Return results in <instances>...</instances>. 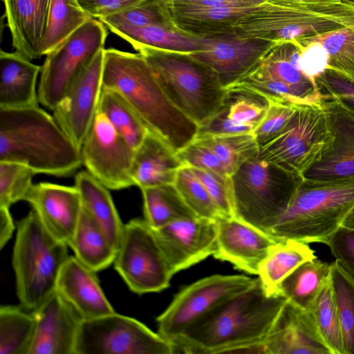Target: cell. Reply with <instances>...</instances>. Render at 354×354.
Returning a JSON list of instances; mask_svg holds the SVG:
<instances>
[{"mask_svg":"<svg viewBox=\"0 0 354 354\" xmlns=\"http://www.w3.org/2000/svg\"><path fill=\"white\" fill-rule=\"evenodd\" d=\"M286 301L279 293L269 294L256 278L178 339L176 353H261L260 344Z\"/></svg>","mask_w":354,"mask_h":354,"instance_id":"cell-1","label":"cell"},{"mask_svg":"<svg viewBox=\"0 0 354 354\" xmlns=\"http://www.w3.org/2000/svg\"><path fill=\"white\" fill-rule=\"evenodd\" d=\"M102 87L119 92L149 131L176 152L195 139L198 125L171 102L140 53L104 48Z\"/></svg>","mask_w":354,"mask_h":354,"instance_id":"cell-2","label":"cell"},{"mask_svg":"<svg viewBox=\"0 0 354 354\" xmlns=\"http://www.w3.org/2000/svg\"><path fill=\"white\" fill-rule=\"evenodd\" d=\"M0 161L58 177L74 174L82 165L80 149L53 115L39 106L0 108Z\"/></svg>","mask_w":354,"mask_h":354,"instance_id":"cell-3","label":"cell"},{"mask_svg":"<svg viewBox=\"0 0 354 354\" xmlns=\"http://www.w3.org/2000/svg\"><path fill=\"white\" fill-rule=\"evenodd\" d=\"M136 50L149 64L171 102L198 127L221 109L226 88L213 70L189 53L144 46Z\"/></svg>","mask_w":354,"mask_h":354,"instance_id":"cell-4","label":"cell"},{"mask_svg":"<svg viewBox=\"0 0 354 354\" xmlns=\"http://www.w3.org/2000/svg\"><path fill=\"white\" fill-rule=\"evenodd\" d=\"M354 25V6L341 1L320 4L257 5L233 26L242 37L275 44L297 41Z\"/></svg>","mask_w":354,"mask_h":354,"instance_id":"cell-5","label":"cell"},{"mask_svg":"<svg viewBox=\"0 0 354 354\" xmlns=\"http://www.w3.org/2000/svg\"><path fill=\"white\" fill-rule=\"evenodd\" d=\"M354 205V180H302L285 212L269 232L274 239L322 243L338 229Z\"/></svg>","mask_w":354,"mask_h":354,"instance_id":"cell-6","label":"cell"},{"mask_svg":"<svg viewBox=\"0 0 354 354\" xmlns=\"http://www.w3.org/2000/svg\"><path fill=\"white\" fill-rule=\"evenodd\" d=\"M68 247L47 232L32 209L18 222L12 265L23 308L33 311L55 292Z\"/></svg>","mask_w":354,"mask_h":354,"instance_id":"cell-7","label":"cell"},{"mask_svg":"<svg viewBox=\"0 0 354 354\" xmlns=\"http://www.w3.org/2000/svg\"><path fill=\"white\" fill-rule=\"evenodd\" d=\"M302 180L257 156L247 160L230 176L234 216L268 234Z\"/></svg>","mask_w":354,"mask_h":354,"instance_id":"cell-8","label":"cell"},{"mask_svg":"<svg viewBox=\"0 0 354 354\" xmlns=\"http://www.w3.org/2000/svg\"><path fill=\"white\" fill-rule=\"evenodd\" d=\"M105 27L91 18L46 55L37 88L39 104L55 109L82 71L104 49Z\"/></svg>","mask_w":354,"mask_h":354,"instance_id":"cell-9","label":"cell"},{"mask_svg":"<svg viewBox=\"0 0 354 354\" xmlns=\"http://www.w3.org/2000/svg\"><path fill=\"white\" fill-rule=\"evenodd\" d=\"M113 264L129 288L139 295L167 288L174 275L154 230L144 218L124 224Z\"/></svg>","mask_w":354,"mask_h":354,"instance_id":"cell-10","label":"cell"},{"mask_svg":"<svg viewBox=\"0 0 354 354\" xmlns=\"http://www.w3.org/2000/svg\"><path fill=\"white\" fill-rule=\"evenodd\" d=\"M254 281L244 275L214 274L186 286L157 317L158 334L174 345L195 324Z\"/></svg>","mask_w":354,"mask_h":354,"instance_id":"cell-11","label":"cell"},{"mask_svg":"<svg viewBox=\"0 0 354 354\" xmlns=\"http://www.w3.org/2000/svg\"><path fill=\"white\" fill-rule=\"evenodd\" d=\"M330 139L320 104L299 105L283 129L259 147V160L301 175Z\"/></svg>","mask_w":354,"mask_h":354,"instance_id":"cell-12","label":"cell"},{"mask_svg":"<svg viewBox=\"0 0 354 354\" xmlns=\"http://www.w3.org/2000/svg\"><path fill=\"white\" fill-rule=\"evenodd\" d=\"M174 345L138 320L115 312L83 319L75 354H174Z\"/></svg>","mask_w":354,"mask_h":354,"instance_id":"cell-13","label":"cell"},{"mask_svg":"<svg viewBox=\"0 0 354 354\" xmlns=\"http://www.w3.org/2000/svg\"><path fill=\"white\" fill-rule=\"evenodd\" d=\"M134 151L98 109L80 149L86 170L109 189L134 186L131 177Z\"/></svg>","mask_w":354,"mask_h":354,"instance_id":"cell-14","label":"cell"},{"mask_svg":"<svg viewBox=\"0 0 354 354\" xmlns=\"http://www.w3.org/2000/svg\"><path fill=\"white\" fill-rule=\"evenodd\" d=\"M322 97L330 139L301 176L313 182L354 180V111L335 98Z\"/></svg>","mask_w":354,"mask_h":354,"instance_id":"cell-15","label":"cell"},{"mask_svg":"<svg viewBox=\"0 0 354 354\" xmlns=\"http://www.w3.org/2000/svg\"><path fill=\"white\" fill-rule=\"evenodd\" d=\"M193 37L199 48L189 56L213 70L225 88L252 71L277 44L234 33Z\"/></svg>","mask_w":354,"mask_h":354,"instance_id":"cell-16","label":"cell"},{"mask_svg":"<svg viewBox=\"0 0 354 354\" xmlns=\"http://www.w3.org/2000/svg\"><path fill=\"white\" fill-rule=\"evenodd\" d=\"M104 50L86 66L53 111L57 124L79 149L98 111Z\"/></svg>","mask_w":354,"mask_h":354,"instance_id":"cell-17","label":"cell"},{"mask_svg":"<svg viewBox=\"0 0 354 354\" xmlns=\"http://www.w3.org/2000/svg\"><path fill=\"white\" fill-rule=\"evenodd\" d=\"M153 230L174 274L216 251V221L192 216Z\"/></svg>","mask_w":354,"mask_h":354,"instance_id":"cell-18","label":"cell"},{"mask_svg":"<svg viewBox=\"0 0 354 354\" xmlns=\"http://www.w3.org/2000/svg\"><path fill=\"white\" fill-rule=\"evenodd\" d=\"M35 328L30 354H75L83 319L56 290L32 311Z\"/></svg>","mask_w":354,"mask_h":354,"instance_id":"cell-19","label":"cell"},{"mask_svg":"<svg viewBox=\"0 0 354 354\" xmlns=\"http://www.w3.org/2000/svg\"><path fill=\"white\" fill-rule=\"evenodd\" d=\"M24 201L30 205L47 232L68 245L82 211L80 193L75 185L33 184Z\"/></svg>","mask_w":354,"mask_h":354,"instance_id":"cell-20","label":"cell"},{"mask_svg":"<svg viewBox=\"0 0 354 354\" xmlns=\"http://www.w3.org/2000/svg\"><path fill=\"white\" fill-rule=\"evenodd\" d=\"M260 346L263 354H332L310 311L288 300Z\"/></svg>","mask_w":354,"mask_h":354,"instance_id":"cell-21","label":"cell"},{"mask_svg":"<svg viewBox=\"0 0 354 354\" xmlns=\"http://www.w3.org/2000/svg\"><path fill=\"white\" fill-rule=\"evenodd\" d=\"M216 223V247L213 256L257 275L261 263L277 240L235 217L220 218Z\"/></svg>","mask_w":354,"mask_h":354,"instance_id":"cell-22","label":"cell"},{"mask_svg":"<svg viewBox=\"0 0 354 354\" xmlns=\"http://www.w3.org/2000/svg\"><path fill=\"white\" fill-rule=\"evenodd\" d=\"M56 291L83 319L115 312L104 295L95 272L75 256H69L64 264L57 279Z\"/></svg>","mask_w":354,"mask_h":354,"instance_id":"cell-23","label":"cell"},{"mask_svg":"<svg viewBox=\"0 0 354 354\" xmlns=\"http://www.w3.org/2000/svg\"><path fill=\"white\" fill-rule=\"evenodd\" d=\"M185 166L176 152L161 138L149 131L134 151L131 177L140 189L174 184Z\"/></svg>","mask_w":354,"mask_h":354,"instance_id":"cell-24","label":"cell"},{"mask_svg":"<svg viewBox=\"0 0 354 354\" xmlns=\"http://www.w3.org/2000/svg\"><path fill=\"white\" fill-rule=\"evenodd\" d=\"M15 50L32 60L41 57L49 0H3Z\"/></svg>","mask_w":354,"mask_h":354,"instance_id":"cell-25","label":"cell"},{"mask_svg":"<svg viewBox=\"0 0 354 354\" xmlns=\"http://www.w3.org/2000/svg\"><path fill=\"white\" fill-rule=\"evenodd\" d=\"M41 66L22 54L0 53V108L19 109L39 106L36 88Z\"/></svg>","mask_w":354,"mask_h":354,"instance_id":"cell-26","label":"cell"},{"mask_svg":"<svg viewBox=\"0 0 354 354\" xmlns=\"http://www.w3.org/2000/svg\"><path fill=\"white\" fill-rule=\"evenodd\" d=\"M293 44L294 41L277 44L245 75L284 84L294 93L300 105L320 104L322 97L314 80L290 62Z\"/></svg>","mask_w":354,"mask_h":354,"instance_id":"cell-27","label":"cell"},{"mask_svg":"<svg viewBox=\"0 0 354 354\" xmlns=\"http://www.w3.org/2000/svg\"><path fill=\"white\" fill-rule=\"evenodd\" d=\"M257 6L195 8L165 7L174 29L190 37H207L233 33L234 24Z\"/></svg>","mask_w":354,"mask_h":354,"instance_id":"cell-28","label":"cell"},{"mask_svg":"<svg viewBox=\"0 0 354 354\" xmlns=\"http://www.w3.org/2000/svg\"><path fill=\"white\" fill-rule=\"evenodd\" d=\"M68 246L80 262L95 272L113 264L117 251L104 230L83 206Z\"/></svg>","mask_w":354,"mask_h":354,"instance_id":"cell-29","label":"cell"},{"mask_svg":"<svg viewBox=\"0 0 354 354\" xmlns=\"http://www.w3.org/2000/svg\"><path fill=\"white\" fill-rule=\"evenodd\" d=\"M75 185L80 193L83 207L102 227L117 250L124 224L120 218L109 189L87 170L76 174Z\"/></svg>","mask_w":354,"mask_h":354,"instance_id":"cell-30","label":"cell"},{"mask_svg":"<svg viewBox=\"0 0 354 354\" xmlns=\"http://www.w3.org/2000/svg\"><path fill=\"white\" fill-rule=\"evenodd\" d=\"M316 257L305 242L277 241L261 263L257 275L269 294L278 293L279 285L288 274L304 262Z\"/></svg>","mask_w":354,"mask_h":354,"instance_id":"cell-31","label":"cell"},{"mask_svg":"<svg viewBox=\"0 0 354 354\" xmlns=\"http://www.w3.org/2000/svg\"><path fill=\"white\" fill-rule=\"evenodd\" d=\"M330 263L317 257L295 268L279 285L277 292L288 301L309 310L317 296L327 283Z\"/></svg>","mask_w":354,"mask_h":354,"instance_id":"cell-32","label":"cell"},{"mask_svg":"<svg viewBox=\"0 0 354 354\" xmlns=\"http://www.w3.org/2000/svg\"><path fill=\"white\" fill-rule=\"evenodd\" d=\"M105 26L128 41L135 50L144 46L173 52L191 53L199 48L194 37L171 27L158 25L134 26L124 24Z\"/></svg>","mask_w":354,"mask_h":354,"instance_id":"cell-33","label":"cell"},{"mask_svg":"<svg viewBox=\"0 0 354 354\" xmlns=\"http://www.w3.org/2000/svg\"><path fill=\"white\" fill-rule=\"evenodd\" d=\"M297 41L304 49H321L326 57V68L338 71L354 80V25Z\"/></svg>","mask_w":354,"mask_h":354,"instance_id":"cell-34","label":"cell"},{"mask_svg":"<svg viewBox=\"0 0 354 354\" xmlns=\"http://www.w3.org/2000/svg\"><path fill=\"white\" fill-rule=\"evenodd\" d=\"M223 104L218 111L243 133H253L264 118L269 100L265 96L240 86L226 88Z\"/></svg>","mask_w":354,"mask_h":354,"instance_id":"cell-35","label":"cell"},{"mask_svg":"<svg viewBox=\"0 0 354 354\" xmlns=\"http://www.w3.org/2000/svg\"><path fill=\"white\" fill-rule=\"evenodd\" d=\"M92 17L77 0H49L41 54L53 50Z\"/></svg>","mask_w":354,"mask_h":354,"instance_id":"cell-36","label":"cell"},{"mask_svg":"<svg viewBox=\"0 0 354 354\" xmlns=\"http://www.w3.org/2000/svg\"><path fill=\"white\" fill-rule=\"evenodd\" d=\"M98 109L134 150L149 132L130 104L113 88L102 87Z\"/></svg>","mask_w":354,"mask_h":354,"instance_id":"cell-37","label":"cell"},{"mask_svg":"<svg viewBox=\"0 0 354 354\" xmlns=\"http://www.w3.org/2000/svg\"><path fill=\"white\" fill-rule=\"evenodd\" d=\"M144 219L153 230L176 220L196 216L186 205L174 184L140 189Z\"/></svg>","mask_w":354,"mask_h":354,"instance_id":"cell-38","label":"cell"},{"mask_svg":"<svg viewBox=\"0 0 354 354\" xmlns=\"http://www.w3.org/2000/svg\"><path fill=\"white\" fill-rule=\"evenodd\" d=\"M10 305L0 307V354H30L35 319L32 311Z\"/></svg>","mask_w":354,"mask_h":354,"instance_id":"cell-39","label":"cell"},{"mask_svg":"<svg viewBox=\"0 0 354 354\" xmlns=\"http://www.w3.org/2000/svg\"><path fill=\"white\" fill-rule=\"evenodd\" d=\"M329 281L339 320L344 354H354V278L335 261L330 263Z\"/></svg>","mask_w":354,"mask_h":354,"instance_id":"cell-40","label":"cell"},{"mask_svg":"<svg viewBox=\"0 0 354 354\" xmlns=\"http://www.w3.org/2000/svg\"><path fill=\"white\" fill-rule=\"evenodd\" d=\"M209 147L220 158L229 176L247 160L258 154L253 133L196 137L194 140Z\"/></svg>","mask_w":354,"mask_h":354,"instance_id":"cell-41","label":"cell"},{"mask_svg":"<svg viewBox=\"0 0 354 354\" xmlns=\"http://www.w3.org/2000/svg\"><path fill=\"white\" fill-rule=\"evenodd\" d=\"M308 311L331 353L344 354L340 324L329 279Z\"/></svg>","mask_w":354,"mask_h":354,"instance_id":"cell-42","label":"cell"},{"mask_svg":"<svg viewBox=\"0 0 354 354\" xmlns=\"http://www.w3.org/2000/svg\"><path fill=\"white\" fill-rule=\"evenodd\" d=\"M174 185L196 216L213 221L223 218L209 194L189 167L183 166L178 170Z\"/></svg>","mask_w":354,"mask_h":354,"instance_id":"cell-43","label":"cell"},{"mask_svg":"<svg viewBox=\"0 0 354 354\" xmlns=\"http://www.w3.org/2000/svg\"><path fill=\"white\" fill-rule=\"evenodd\" d=\"M99 20L104 26L115 24L134 26L158 25L173 28L162 0H143L116 14L100 18Z\"/></svg>","mask_w":354,"mask_h":354,"instance_id":"cell-44","label":"cell"},{"mask_svg":"<svg viewBox=\"0 0 354 354\" xmlns=\"http://www.w3.org/2000/svg\"><path fill=\"white\" fill-rule=\"evenodd\" d=\"M35 172L28 166L0 161V207L10 206L26 196L32 188Z\"/></svg>","mask_w":354,"mask_h":354,"instance_id":"cell-45","label":"cell"},{"mask_svg":"<svg viewBox=\"0 0 354 354\" xmlns=\"http://www.w3.org/2000/svg\"><path fill=\"white\" fill-rule=\"evenodd\" d=\"M268 100L267 113L253 131L259 147L271 140L283 129L299 106L286 101Z\"/></svg>","mask_w":354,"mask_h":354,"instance_id":"cell-46","label":"cell"},{"mask_svg":"<svg viewBox=\"0 0 354 354\" xmlns=\"http://www.w3.org/2000/svg\"><path fill=\"white\" fill-rule=\"evenodd\" d=\"M205 187L224 218L234 217L232 209L230 176L214 171L189 167Z\"/></svg>","mask_w":354,"mask_h":354,"instance_id":"cell-47","label":"cell"},{"mask_svg":"<svg viewBox=\"0 0 354 354\" xmlns=\"http://www.w3.org/2000/svg\"><path fill=\"white\" fill-rule=\"evenodd\" d=\"M314 81L322 96L338 100L354 111V80L343 73L325 68L317 74Z\"/></svg>","mask_w":354,"mask_h":354,"instance_id":"cell-48","label":"cell"},{"mask_svg":"<svg viewBox=\"0 0 354 354\" xmlns=\"http://www.w3.org/2000/svg\"><path fill=\"white\" fill-rule=\"evenodd\" d=\"M176 154L185 166L207 169L229 176L218 156L209 147L195 140Z\"/></svg>","mask_w":354,"mask_h":354,"instance_id":"cell-49","label":"cell"},{"mask_svg":"<svg viewBox=\"0 0 354 354\" xmlns=\"http://www.w3.org/2000/svg\"><path fill=\"white\" fill-rule=\"evenodd\" d=\"M323 243L329 247L335 261L354 278V229L341 225Z\"/></svg>","mask_w":354,"mask_h":354,"instance_id":"cell-50","label":"cell"},{"mask_svg":"<svg viewBox=\"0 0 354 354\" xmlns=\"http://www.w3.org/2000/svg\"><path fill=\"white\" fill-rule=\"evenodd\" d=\"M143 0H77L83 9L94 19L116 14Z\"/></svg>","mask_w":354,"mask_h":354,"instance_id":"cell-51","label":"cell"},{"mask_svg":"<svg viewBox=\"0 0 354 354\" xmlns=\"http://www.w3.org/2000/svg\"><path fill=\"white\" fill-rule=\"evenodd\" d=\"M171 8H195L234 6H255L266 0H162Z\"/></svg>","mask_w":354,"mask_h":354,"instance_id":"cell-52","label":"cell"},{"mask_svg":"<svg viewBox=\"0 0 354 354\" xmlns=\"http://www.w3.org/2000/svg\"><path fill=\"white\" fill-rule=\"evenodd\" d=\"M15 226L10 208L0 207V248L3 249L12 237Z\"/></svg>","mask_w":354,"mask_h":354,"instance_id":"cell-53","label":"cell"},{"mask_svg":"<svg viewBox=\"0 0 354 354\" xmlns=\"http://www.w3.org/2000/svg\"><path fill=\"white\" fill-rule=\"evenodd\" d=\"M270 3L279 5H298V4H320L329 3L339 0H266Z\"/></svg>","mask_w":354,"mask_h":354,"instance_id":"cell-54","label":"cell"},{"mask_svg":"<svg viewBox=\"0 0 354 354\" xmlns=\"http://www.w3.org/2000/svg\"><path fill=\"white\" fill-rule=\"evenodd\" d=\"M342 225L346 227L354 229V205L344 219Z\"/></svg>","mask_w":354,"mask_h":354,"instance_id":"cell-55","label":"cell"},{"mask_svg":"<svg viewBox=\"0 0 354 354\" xmlns=\"http://www.w3.org/2000/svg\"><path fill=\"white\" fill-rule=\"evenodd\" d=\"M339 1L346 2V3H350V4H352L354 6V0H339Z\"/></svg>","mask_w":354,"mask_h":354,"instance_id":"cell-56","label":"cell"}]
</instances>
